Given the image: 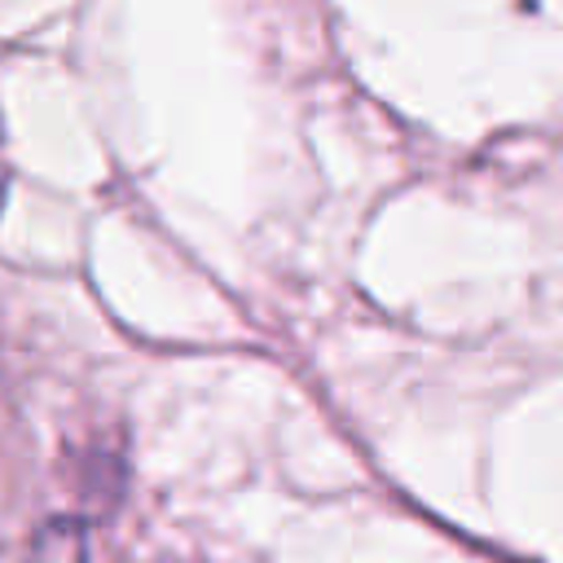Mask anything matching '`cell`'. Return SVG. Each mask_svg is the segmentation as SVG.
<instances>
[]
</instances>
